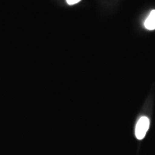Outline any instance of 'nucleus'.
Masks as SVG:
<instances>
[{"instance_id": "obj_2", "label": "nucleus", "mask_w": 155, "mask_h": 155, "mask_svg": "<svg viewBox=\"0 0 155 155\" xmlns=\"http://www.w3.org/2000/svg\"><path fill=\"white\" fill-rule=\"evenodd\" d=\"M144 27L149 30H155V10H152L144 22Z\"/></svg>"}, {"instance_id": "obj_1", "label": "nucleus", "mask_w": 155, "mask_h": 155, "mask_svg": "<svg viewBox=\"0 0 155 155\" xmlns=\"http://www.w3.org/2000/svg\"><path fill=\"white\" fill-rule=\"evenodd\" d=\"M150 121L147 116H142L137 121L135 128V135L137 139H143L150 128Z\"/></svg>"}, {"instance_id": "obj_3", "label": "nucleus", "mask_w": 155, "mask_h": 155, "mask_svg": "<svg viewBox=\"0 0 155 155\" xmlns=\"http://www.w3.org/2000/svg\"><path fill=\"white\" fill-rule=\"evenodd\" d=\"M81 0H66L67 3L69 5H75V4L78 3L79 2H81Z\"/></svg>"}]
</instances>
